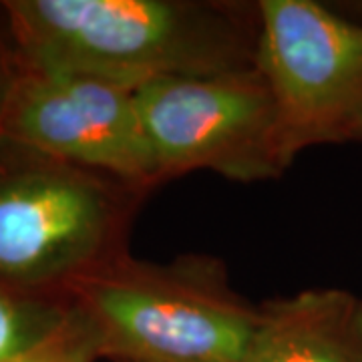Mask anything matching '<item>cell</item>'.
Wrapping results in <instances>:
<instances>
[{"instance_id":"9c48e42d","label":"cell","mask_w":362,"mask_h":362,"mask_svg":"<svg viewBox=\"0 0 362 362\" xmlns=\"http://www.w3.org/2000/svg\"><path fill=\"white\" fill-rule=\"evenodd\" d=\"M18 75H21V65H18L13 40H11L6 21H4V13L0 6V119H2V113L6 109L11 90H13Z\"/></svg>"},{"instance_id":"3957f363","label":"cell","mask_w":362,"mask_h":362,"mask_svg":"<svg viewBox=\"0 0 362 362\" xmlns=\"http://www.w3.org/2000/svg\"><path fill=\"white\" fill-rule=\"evenodd\" d=\"M135 192L0 137V284L66 292L123 256Z\"/></svg>"},{"instance_id":"30bf717a","label":"cell","mask_w":362,"mask_h":362,"mask_svg":"<svg viewBox=\"0 0 362 362\" xmlns=\"http://www.w3.org/2000/svg\"><path fill=\"white\" fill-rule=\"evenodd\" d=\"M33 362H93V358L83 356V354H57V356H47V358H39Z\"/></svg>"},{"instance_id":"7a4b0ae2","label":"cell","mask_w":362,"mask_h":362,"mask_svg":"<svg viewBox=\"0 0 362 362\" xmlns=\"http://www.w3.org/2000/svg\"><path fill=\"white\" fill-rule=\"evenodd\" d=\"M66 292L97 356L123 362H244L259 320L209 259L149 264L123 254Z\"/></svg>"},{"instance_id":"277c9868","label":"cell","mask_w":362,"mask_h":362,"mask_svg":"<svg viewBox=\"0 0 362 362\" xmlns=\"http://www.w3.org/2000/svg\"><path fill=\"white\" fill-rule=\"evenodd\" d=\"M135 103L159 183L199 169L258 181L292 163L256 66L156 78L135 89Z\"/></svg>"},{"instance_id":"8992f818","label":"cell","mask_w":362,"mask_h":362,"mask_svg":"<svg viewBox=\"0 0 362 362\" xmlns=\"http://www.w3.org/2000/svg\"><path fill=\"white\" fill-rule=\"evenodd\" d=\"M0 137L133 189L159 183L135 89L117 83L21 69L0 119Z\"/></svg>"},{"instance_id":"52a82bcc","label":"cell","mask_w":362,"mask_h":362,"mask_svg":"<svg viewBox=\"0 0 362 362\" xmlns=\"http://www.w3.org/2000/svg\"><path fill=\"white\" fill-rule=\"evenodd\" d=\"M244 362H362V298L326 288L266 302Z\"/></svg>"},{"instance_id":"6da1fadb","label":"cell","mask_w":362,"mask_h":362,"mask_svg":"<svg viewBox=\"0 0 362 362\" xmlns=\"http://www.w3.org/2000/svg\"><path fill=\"white\" fill-rule=\"evenodd\" d=\"M21 69L149 81L254 66L256 25L232 8L180 0H4Z\"/></svg>"},{"instance_id":"ba28073f","label":"cell","mask_w":362,"mask_h":362,"mask_svg":"<svg viewBox=\"0 0 362 362\" xmlns=\"http://www.w3.org/2000/svg\"><path fill=\"white\" fill-rule=\"evenodd\" d=\"M57 354L97 358L89 324L73 296L0 284V362H33Z\"/></svg>"},{"instance_id":"8fae6325","label":"cell","mask_w":362,"mask_h":362,"mask_svg":"<svg viewBox=\"0 0 362 362\" xmlns=\"http://www.w3.org/2000/svg\"><path fill=\"white\" fill-rule=\"evenodd\" d=\"M354 139H362V121H361V125L356 127V133H354Z\"/></svg>"},{"instance_id":"5b68a950","label":"cell","mask_w":362,"mask_h":362,"mask_svg":"<svg viewBox=\"0 0 362 362\" xmlns=\"http://www.w3.org/2000/svg\"><path fill=\"white\" fill-rule=\"evenodd\" d=\"M254 66L290 159L354 139L362 121V25L314 0H262Z\"/></svg>"}]
</instances>
